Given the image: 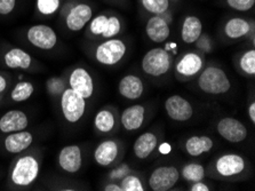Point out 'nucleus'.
I'll list each match as a JSON object with an SVG mask.
<instances>
[{
  "label": "nucleus",
  "mask_w": 255,
  "mask_h": 191,
  "mask_svg": "<svg viewBox=\"0 0 255 191\" xmlns=\"http://www.w3.org/2000/svg\"><path fill=\"white\" fill-rule=\"evenodd\" d=\"M160 153L165 155V154H169V151H171V146H169L168 143H164L163 146L160 147Z\"/></svg>",
  "instance_id": "nucleus-43"
},
{
  "label": "nucleus",
  "mask_w": 255,
  "mask_h": 191,
  "mask_svg": "<svg viewBox=\"0 0 255 191\" xmlns=\"http://www.w3.org/2000/svg\"><path fill=\"white\" fill-rule=\"evenodd\" d=\"M57 165L63 173L76 174L83 167V149L78 144H68L59 151Z\"/></svg>",
  "instance_id": "nucleus-11"
},
{
  "label": "nucleus",
  "mask_w": 255,
  "mask_h": 191,
  "mask_svg": "<svg viewBox=\"0 0 255 191\" xmlns=\"http://www.w3.org/2000/svg\"><path fill=\"white\" fill-rule=\"evenodd\" d=\"M239 68L247 76H254L255 75V50L249 49L245 50L239 57Z\"/></svg>",
  "instance_id": "nucleus-32"
},
{
  "label": "nucleus",
  "mask_w": 255,
  "mask_h": 191,
  "mask_svg": "<svg viewBox=\"0 0 255 191\" xmlns=\"http://www.w3.org/2000/svg\"><path fill=\"white\" fill-rule=\"evenodd\" d=\"M102 190H104V191H122V187H121V185H117V183L110 182V183H108V185L104 186Z\"/></svg>",
  "instance_id": "nucleus-42"
},
{
  "label": "nucleus",
  "mask_w": 255,
  "mask_h": 191,
  "mask_svg": "<svg viewBox=\"0 0 255 191\" xmlns=\"http://www.w3.org/2000/svg\"><path fill=\"white\" fill-rule=\"evenodd\" d=\"M122 191H144V186L137 175L127 174L122 179Z\"/></svg>",
  "instance_id": "nucleus-34"
},
{
  "label": "nucleus",
  "mask_w": 255,
  "mask_h": 191,
  "mask_svg": "<svg viewBox=\"0 0 255 191\" xmlns=\"http://www.w3.org/2000/svg\"><path fill=\"white\" fill-rule=\"evenodd\" d=\"M117 119L115 112L109 108H103L96 112L94 117V128L100 134L111 133L115 130Z\"/></svg>",
  "instance_id": "nucleus-27"
},
{
  "label": "nucleus",
  "mask_w": 255,
  "mask_h": 191,
  "mask_svg": "<svg viewBox=\"0 0 255 191\" xmlns=\"http://www.w3.org/2000/svg\"><path fill=\"white\" fill-rule=\"evenodd\" d=\"M203 22L196 15H187L181 24V39L184 44L192 45L203 34Z\"/></svg>",
  "instance_id": "nucleus-24"
},
{
  "label": "nucleus",
  "mask_w": 255,
  "mask_h": 191,
  "mask_svg": "<svg viewBox=\"0 0 255 191\" xmlns=\"http://www.w3.org/2000/svg\"><path fill=\"white\" fill-rule=\"evenodd\" d=\"M67 87V81L61 77H52L46 81V91L52 97H60Z\"/></svg>",
  "instance_id": "nucleus-33"
},
{
  "label": "nucleus",
  "mask_w": 255,
  "mask_h": 191,
  "mask_svg": "<svg viewBox=\"0 0 255 191\" xmlns=\"http://www.w3.org/2000/svg\"><path fill=\"white\" fill-rule=\"evenodd\" d=\"M195 44H196V47L198 48L200 52L211 53L212 50H213V40H212L211 37L206 33H203Z\"/></svg>",
  "instance_id": "nucleus-37"
},
{
  "label": "nucleus",
  "mask_w": 255,
  "mask_h": 191,
  "mask_svg": "<svg viewBox=\"0 0 255 191\" xmlns=\"http://www.w3.org/2000/svg\"><path fill=\"white\" fill-rule=\"evenodd\" d=\"M172 67V57L165 48L156 47L148 50L141 61L143 72L153 78L165 76Z\"/></svg>",
  "instance_id": "nucleus-7"
},
{
  "label": "nucleus",
  "mask_w": 255,
  "mask_h": 191,
  "mask_svg": "<svg viewBox=\"0 0 255 191\" xmlns=\"http://www.w3.org/2000/svg\"><path fill=\"white\" fill-rule=\"evenodd\" d=\"M158 147V138L152 132H144L137 136L133 144V153L137 159L144 161Z\"/></svg>",
  "instance_id": "nucleus-25"
},
{
  "label": "nucleus",
  "mask_w": 255,
  "mask_h": 191,
  "mask_svg": "<svg viewBox=\"0 0 255 191\" xmlns=\"http://www.w3.org/2000/svg\"><path fill=\"white\" fill-rule=\"evenodd\" d=\"M142 8L152 15H161L171 8L169 0H140Z\"/></svg>",
  "instance_id": "nucleus-31"
},
{
  "label": "nucleus",
  "mask_w": 255,
  "mask_h": 191,
  "mask_svg": "<svg viewBox=\"0 0 255 191\" xmlns=\"http://www.w3.org/2000/svg\"><path fill=\"white\" fill-rule=\"evenodd\" d=\"M86 28L87 36L92 38H116L123 32L124 21L117 13L103 11L93 16Z\"/></svg>",
  "instance_id": "nucleus-3"
},
{
  "label": "nucleus",
  "mask_w": 255,
  "mask_h": 191,
  "mask_svg": "<svg viewBox=\"0 0 255 191\" xmlns=\"http://www.w3.org/2000/svg\"><path fill=\"white\" fill-rule=\"evenodd\" d=\"M180 175L182 177L185 181L188 182H197L203 181L205 179V167L202 164L198 163H189L181 169Z\"/></svg>",
  "instance_id": "nucleus-30"
},
{
  "label": "nucleus",
  "mask_w": 255,
  "mask_h": 191,
  "mask_svg": "<svg viewBox=\"0 0 255 191\" xmlns=\"http://www.w3.org/2000/svg\"><path fill=\"white\" fill-rule=\"evenodd\" d=\"M64 0H36L34 16L40 19H49L59 15Z\"/></svg>",
  "instance_id": "nucleus-28"
},
{
  "label": "nucleus",
  "mask_w": 255,
  "mask_h": 191,
  "mask_svg": "<svg viewBox=\"0 0 255 191\" xmlns=\"http://www.w3.org/2000/svg\"><path fill=\"white\" fill-rule=\"evenodd\" d=\"M180 179V171L175 166H159L154 169L148 179L153 191H168L175 187Z\"/></svg>",
  "instance_id": "nucleus-10"
},
{
  "label": "nucleus",
  "mask_w": 255,
  "mask_h": 191,
  "mask_svg": "<svg viewBox=\"0 0 255 191\" xmlns=\"http://www.w3.org/2000/svg\"><path fill=\"white\" fill-rule=\"evenodd\" d=\"M20 0H0V17L10 16L17 9Z\"/></svg>",
  "instance_id": "nucleus-36"
},
{
  "label": "nucleus",
  "mask_w": 255,
  "mask_h": 191,
  "mask_svg": "<svg viewBox=\"0 0 255 191\" xmlns=\"http://www.w3.org/2000/svg\"><path fill=\"white\" fill-rule=\"evenodd\" d=\"M216 132L223 140L230 143H241L245 141L249 131L241 120L233 117H225L216 124Z\"/></svg>",
  "instance_id": "nucleus-13"
},
{
  "label": "nucleus",
  "mask_w": 255,
  "mask_h": 191,
  "mask_svg": "<svg viewBox=\"0 0 255 191\" xmlns=\"http://www.w3.org/2000/svg\"><path fill=\"white\" fill-rule=\"evenodd\" d=\"M59 16L62 28L67 32L78 33L94 16V7L88 0H64Z\"/></svg>",
  "instance_id": "nucleus-2"
},
{
  "label": "nucleus",
  "mask_w": 255,
  "mask_h": 191,
  "mask_svg": "<svg viewBox=\"0 0 255 191\" xmlns=\"http://www.w3.org/2000/svg\"><path fill=\"white\" fill-rule=\"evenodd\" d=\"M214 141L207 135H192L184 142V150L191 157H199L213 149Z\"/></svg>",
  "instance_id": "nucleus-26"
},
{
  "label": "nucleus",
  "mask_w": 255,
  "mask_h": 191,
  "mask_svg": "<svg viewBox=\"0 0 255 191\" xmlns=\"http://www.w3.org/2000/svg\"><path fill=\"white\" fill-rule=\"evenodd\" d=\"M130 173V169L126 164H123V165L118 166L117 169L113 170L109 174V178L111 180H122L124 177H126L127 174Z\"/></svg>",
  "instance_id": "nucleus-38"
},
{
  "label": "nucleus",
  "mask_w": 255,
  "mask_h": 191,
  "mask_svg": "<svg viewBox=\"0 0 255 191\" xmlns=\"http://www.w3.org/2000/svg\"><path fill=\"white\" fill-rule=\"evenodd\" d=\"M171 2H179V0H169Z\"/></svg>",
  "instance_id": "nucleus-44"
},
{
  "label": "nucleus",
  "mask_w": 255,
  "mask_h": 191,
  "mask_svg": "<svg viewBox=\"0 0 255 191\" xmlns=\"http://www.w3.org/2000/svg\"><path fill=\"white\" fill-rule=\"evenodd\" d=\"M197 85L200 91L208 95H223L231 88V81L226 71L216 65L204 68L199 72Z\"/></svg>",
  "instance_id": "nucleus-4"
},
{
  "label": "nucleus",
  "mask_w": 255,
  "mask_h": 191,
  "mask_svg": "<svg viewBox=\"0 0 255 191\" xmlns=\"http://www.w3.org/2000/svg\"><path fill=\"white\" fill-rule=\"evenodd\" d=\"M41 171V158L34 153H21L10 164L7 185L14 190L29 188L38 180Z\"/></svg>",
  "instance_id": "nucleus-1"
},
{
  "label": "nucleus",
  "mask_w": 255,
  "mask_h": 191,
  "mask_svg": "<svg viewBox=\"0 0 255 191\" xmlns=\"http://www.w3.org/2000/svg\"><path fill=\"white\" fill-rule=\"evenodd\" d=\"M121 153V147L116 140H104L96 146L93 158L95 163L101 167H109L117 161Z\"/></svg>",
  "instance_id": "nucleus-19"
},
{
  "label": "nucleus",
  "mask_w": 255,
  "mask_h": 191,
  "mask_svg": "<svg viewBox=\"0 0 255 191\" xmlns=\"http://www.w3.org/2000/svg\"><path fill=\"white\" fill-rule=\"evenodd\" d=\"M25 40L32 47L40 50H53L59 45L60 38L56 31L47 24H33L24 32Z\"/></svg>",
  "instance_id": "nucleus-8"
},
{
  "label": "nucleus",
  "mask_w": 255,
  "mask_h": 191,
  "mask_svg": "<svg viewBox=\"0 0 255 191\" xmlns=\"http://www.w3.org/2000/svg\"><path fill=\"white\" fill-rule=\"evenodd\" d=\"M1 63L3 67L9 70L29 71L33 67L34 63H36V61L25 49L9 46V47L3 50L1 55Z\"/></svg>",
  "instance_id": "nucleus-14"
},
{
  "label": "nucleus",
  "mask_w": 255,
  "mask_h": 191,
  "mask_svg": "<svg viewBox=\"0 0 255 191\" xmlns=\"http://www.w3.org/2000/svg\"><path fill=\"white\" fill-rule=\"evenodd\" d=\"M33 141L34 138L32 132L23 130L6 134L2 147L6 150V153L10 155H18L29 150V148L33 144Z\"/></svg>",
  "instance_id": "nucleus-17"
},
{
  "label": "nucleus",
  "mask_w": 255,
  "mask_h": 191,
  "mask_svg": "<svg viewBox=\"0 0 255 191\" xmlns=\"http://www.w3.org/2000/svg\"><path fill=\"white\" fill-rule=\"evenodd\" d=\"M247 114H249L251 123L255 124V102L254 101H252V102L250 103L249 108H247Z\"/></svg>",
  "instance_id": "nucleus-41"
},
{
  "label": "nucleus",
  "mask_w": 255,
  "mask_h": 191,
  "mask_svg": "<svg viewBox=\"0 0 255 191\" xmlns=\"http://www.w3.org/2000/svg\"><path fill=\"white\" fill-rule=\"evenodd\" d=\"M30 119L26 112L22 110H9L0 117V133L9 134L14 132L26 130Z\"/></svg>",
  "instance_id": "nucleus-18"
},
{
  "label": "nucleus",
  "mask_w": 255,
  "mask_h": 191,
  "mask_svg": "<svg viewBox=\"0 0 255 191\" xmlns=\"http://www.w3.org/2000/svg\"><path fill=\"white\" fill-rule=\"evenodd\" d=\"M214 170L221 178H236L245 172L246 161L238 154H225L215 161Z\"/></svg>",
  "instance_id": "nucleus-12"
},
{
  "label": "nucleus",
  "mask_w": 255,
  "mask_h": 191,
  "mask_svg": "<svg viewBox=\"0 0 255 191\" xmlns=\"http://www.w3.org/2000/svg\"><path fill=\"white\" fill-rule=\"evenodd\" d=\"M60 110L62 117L69 124H77L84 118L87 110V100L67 87L60 95Z\"/></svg>",
  "instance_id": "nucleus-6"
},
{
  "label": "nucleus",
  "mask_w": 255,
  "mask_h": 191,
  "mask_svg": "<svg viewBox=\"0 0 255 191\" xmlns=\"http://www.w3.org/2000/svg\"><path fill=\"white\" fill-rule=\"evenodd\" d=\"M127 54L126 42L121 38L104 39L95 46L93 56L99 64L104 67H114L121 63Z\"/></svg>",
  "instance_id": "nucleus-5"
},
{
  "label": "nucleus",
  "mask_w": 255,
  "mask_h": 191,
  "mask_svg": "<svg viewBox=\"0 0 255 191\" xmlns=\"http://www.w3.org/2000/svg\"><path fill=\"white\" fill-rule=\"evenodd\" d=\"M68 87L73 92L84 97L85 100H90L95 93V81L90 71L84 67H75L68 76Z\"/></svg>",
  "instance_id": "nucleus-9"
},
{
  "label": "nucleus",
  "mask_w": 255,
  "mask_h": 191,
  "mask_svg": "<svg viewBox=\"0 0 255 191\" xmlns=\"http://www.w3.org/2000/svg\"><path fill=\"white\" fill-rule=\"evenodd\" d=\"M145 108L142 104H133L122 112L121 124L127 132L140 130L145 120Z\"/></svg>",
  "instance_id": "nucleus-21"
},
{
  "label": "nucleus",
  "mask_w": 255,
  "mask_h": 191,
  "mask_svg": "<svg viewBox=\"0 0 255 191\" xmlns=\"http://www.w3.org/2000/svg\"><path fill=\"white\" fill-rule=\"evenodd\" d=\"M118 92L126 100H138L144 93V83L141 77L129 73L124 76L119 81Z\"/></svg>",
  "instance_id": "nucleus-22"
},
{
  "label": "nucleus",
  "mask_w": 255,
  "mask_h": 191,
  "mask_svg": "<svg viewBox=\"0 0 255 191\" xmlns=\"http://www.w3.org/2000/svg\"><path fill=\"white\" fill-rule=\"evenodd\" d=\"M171 24L163 15H152L145 23V34L156 44L165 42L171 36Z\"/></svg>",
  "instance_id": "nucleus-20"
},
{
  "label": "nucleus",
  "mask_w": 255,
  "mask_h": 191,
  "mask_svg": "<svg viewBox=\"0 0 255 191\" xmlns=\"http://www.w3.org/2000/svg\"><path fill=\"white\" fill-rule=\"evenodd\" d=\"M190 190L191 191H210L211 189L206 183H204L203 181H197V182H192Z\"/></svg>",
  "instance_id": "nucleus-40"
},
{
  "label": "nucleus",
  "mask_w": 255,
  "mask_h": 191,
  "mask_svg": "<svg viewBox=\"0 0 255 191\" xmlns=\"http://www.w3.org/2000/svg\"><path fill=\"white\" fill-rule=\"evenodd\" d=\"M8 78L2 72H0V99H2L3 94H5L7 88H8Z\"/></svg>",
  "instance_id": "nucleus-39"
},
{
  "label": "nucleus",
  "mask_w": 255,
  "mask_h": 191,
  "mask_svg": "<svg viewBox=\"0 0 255 191\" xmlns=\"http://www.w3.org/2000/svg\"><path fill=\"white\" fill-rule=\"evenodd\" d=\"M204 57L197 52H188L179 58L175 65V72L182 79H189L198 75L204 69Z\"/></svg>",
  "instance_id": "nucleus-16"
},
{
  "label": "nucleus",
  "mask_w": 255,
  "mask_h": 191,
  "mask_svg": "<svg viewBox=\"0 0 255 191\" xmlns=\"http://www.w3.org/2000/svg\"><path fill=\"white\" fill-rule=\"evenodd\" d=\"M227 6L236 11H249L254 7L255 0H225Z\"/></svg>",
  "instance_id": "nucleus-35"
},
{
  "label": "nucleus",
  "mask_w": 255,
  "mask_h": 191,
  "mask_svg": "<svg viewBox=\"0 0 255 191\" xmlns=\"http://www.w3.org/2000/svg\"><path fill=\"white\" fill-rule=\"evenodd\" d=\"M253 23L244 17H231L223 25V33L230 40H238L252 33Z\"/></svg>",
  "instance_id": "nucleus-23"
},
{
  "label": "nucleus",
  "mask_w": 255,
  "mask_h": 191,
  "mask_svg": "<svg viewBox=\"0 0 255 191\" xmlns=\"http://www.w3.org/2000/svg\"><path fill=\"white\" fill-rule=\"evenodd\" d=\"M34 93V85L29 80H20L11 88L9 99L14 103H22L31 99Z\"/></svg>",
  "instance_id": "nucleus-29"
},
{
  "label": "nucleus",
  "mask_w": 255,
  "mask_h": 191,
  "mask_svg": "<svg viewBox=\"0 0 255 191\" xmlns=\"http://www.w3.org/2000/svg\"><path fill=\"white\" fill-rule=\"evenodd\" d=\"M167 116L174 122L185 123L194 117L195 110L192 104L181 95H171L164 103Z\"/></svg>",
  "instance_id": "nucleus-15"
}]
</instances>
